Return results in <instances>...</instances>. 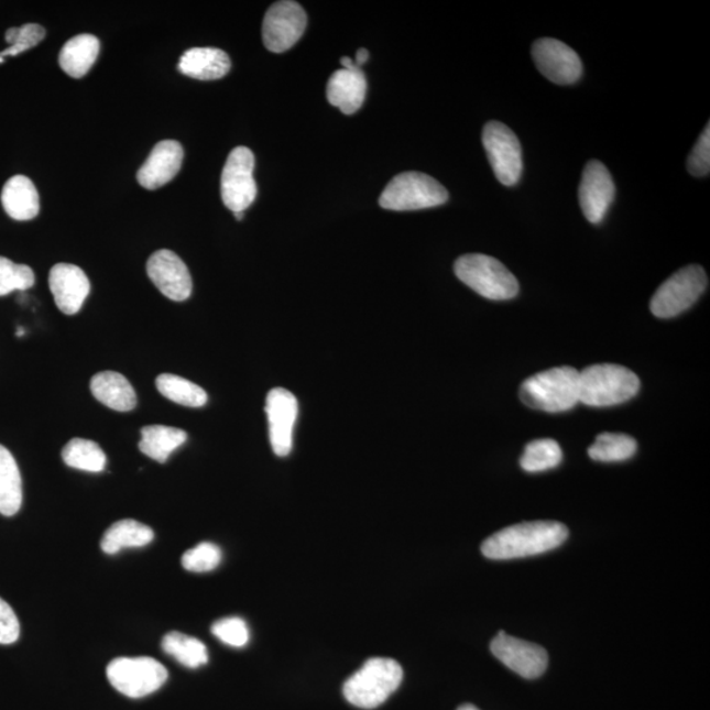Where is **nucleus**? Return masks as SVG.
<instances>
[{
    "label": "nucleus",
    "mask_w": 710,
    "mask_h": 710,
    "mask_svg": "<svg viewBox=\"0 0 710 710\" xmlns=\"http://www.w3.org/2000/svg\"><path fill=\"white\" fill-rule=\"evenodd\" d=\"M567 537V527L557 521H532L492 534L484 540L482 553L495 560L539 556L557 549Z\"/></svg>",
    "instance_id": "f257e3e1"
},
{
    "label": "nucleus",
    "mask_w": 710,
    "mask_h": 710,
    "mask_svg": "<svg viewBox=\"0 0 710 710\" xmlns=\"http://www.w3.org/2000/svg\"><path fill=\"white\" fill-rule=\"evenodd\" d=\"M640 385L638 376L620 364H592L579 373V403L612 407L631 401Z\"/></svg>",
    "instance_id": "f03ea898"
},
{
    "label": "nucleus",
    "mask_w": 710,
    "mask_h": 710,
    "mask_svg": "<svg viewBox=\"0 0 710 710\" xmlns=\"http://www.w3.org/2000/svg\"><path fill=\"white\" fill-rule=\"evenodd\" d=\"M520 398L527 407L566 412L579 403V371L562 367L543 371L521 384Z\"/></svg>",
    "instance_id": "7ed1b4c3"
},
{
    "label": "nucleus",
    "mask_w": 710,
    "mask_h": 710,
    "mask_svg": "<svg viewBox=\"0 0 710 710\" xmlns=\"http://www.w3.org/2000/svg\"><path fill=\"white\" fill-rule=\"evenodd\" d=\"M403 668L394 659L371 658L343 685V696L351 706L374 709L401 687Z\"/></svg>",
    "instance_id": "20e7f679"
},
{
    "label": "nucleus",
    "mask_w": 710,
    "mask_h": 710,
    "mask_svg": "<svg viewBox=\"0 0 710 710\" xmlns=\"http://www.w3.org/2000/svg\"><path fill=\"white\" fill-rule=\"evenodd\" d=\"M458 280L490 301H510L520 291L516 276L502 262L484 254H466L456 261Z\"/></svg>",
    "instance_id": "39448f33"
},
{
    "label": "nucleus",
    "mask_w": 710,
    "mask_h": 710,
    "mask_svg": "<svg viewBox=\"0 0 710 710\" xmlns=\"http://www.w3.org/2000/svg\"><path fill=\"white\" fill-rule=\"evenodd\" d=\"M449 193L428 174L407 172L396 175L379 199V205L390 211H417L445 205Z\"/></svg>",
    "instance_id": "423d86ee"
},
{
    "label": "nucleus",
    "mask_w": 710,
    "mask_h": 710,
    "mask_svg": "<svg viewBox=\"0 0 710 710\" xmlns=\"http://www.w3.org/2000/svg\"><path fill=\"white\" fill-rule=\"evenodd\" d=\"M708 287L706 270L699 265L682 267L654 294L651 309L659 319H671L691 308Z\"/></svg>",
    "instance_id": "0eeeda50"
},
{
    "label": "nucleus",
    "mask_w": 710,
    "mask_h": 710,
    "mask_svg": "<svg viewBox=\"0 0 710 710\" xmlns=\"http://www.w3.org/2000/svg\"><path fill=\"white\" fill-rule=\"evenodd\" d=\"M167 669L149 657L117 658L107 667V678L121 695L132 699L159 691L167 680Z\"/></svg>",
    "instance_id": "6e6552de"
},
{
    "label": "nucleus",
    "mask_w": 710,
    "mask_h": 710,
    "mask_svg": "<svg viewBox=\"0 0 710 710\" xmlns=\"http://www.w3.org/2000/svg\"><path fill=\"white\" fill-rule=\"evenodd\" d=\"M483 146L493 173L500 184L515 186L524 171L523 149L511 130L500 121H490L483 128Z\"/></svg>",
    "instance_id": "1a4fd4ad"
},
{
    "label": "nucleus",
    "mask_w": 710,
    "mask_h": 710,
    "mask_svg": "<svg viewBox=\"0 0 710 710\" xmlns=\"http://www.w3.org/2000/svg\"><path fill=\"white\" fill-rule=\"evenodd\" d=\"M254 164L253 152L249 148L239 146L229 153L222 168L221 198L234 214L245 211L256 198Z\"/></svg>",
    "instance_id": "9d476101"
},
{
    "label": "nucleus",
    "mask_w": 710,
    "mask_h": 710,
    "mask_svg": "<svg viewBox=\"0 0 710 710\" xmlns=\"http://www.w3.org/2000/svg\"><path fill=\"white\" fill-rule=\"evenodd\" d=\"M306 26L307 13L299 3L293 0L276 2L263 19V44L270 52H286L299 42Z\"/></svg>",
    "instance_id": "9b49d317"
},
{
    "label": "nucleus",
    "mask_w": 710,
    "mask_h": 710,
    "mask_svg": "<svg viewBox=\"0 0 710 710\" xmlns=\"http://www.w3.org/2000/svg\"><path fill=\"white\" fill-rule=\"evenodd\" d=\"M532 56L543 76L557 85H572L581 77L578 53L556 39H539L532 47Z\"/></svg>",
    "instance_id": "f8f14e48"
},
{
    "label": "nucleus",
    "mask_w": 710,
    "mask_h": 710,
    "mask_svg": "<svg viewBox=\"0 0 710 710\" xmlns=\"http://www.w3.org/2000/svg\"><path fill=\"white\" fill-rule=\"evenodd\" d=\"M491 652L513 673L525 679H537L545 673L549 655L544 647L500 632L491 642Z\"/></svg>",
    "instance_id": "ddd939ff"
},
{
    "label": "nucleus",
    "mask_w": 710,
    "mask_h": 710,
    "mask_svg": "<svg viewBox=\"0 0 710 710\" xmlns=\"http://www.w3.org/2000/svg\"><path fill=\"white\" fill-rule=\"evenodd\" d=\"M614 195L612 175L603 162H588L579 186V203L586 219L592 225H600L613 203Z\"/></svg>",
    "instance_id": "4468645a"
},
{
    "label": "nucleus",
    "mask_w": 710,
    "mask_h": 710,
    "mask_svg": "<svg viewBox=\"0 0 710 710\" xmlns=\"http://www.w3.org/2000/svg\"><path fill=\"white\" fill-rule=\"evenodd\" d=\"M270 444L275 456L287 457L293 450L294 426L299 414V403L293 394L284 389H274L266 397Z\"/></svg>",
    "instance_id": "2eb2a0df"
},
{
    "label": "nucleus",
    "mask_w": 710,
    "mask_h": 710,
    "mask_svg": "<svg viewBox=\"0 0 710 710\" xmlns=\"http://www.w3.org/2000/svg\"><path fill=\"white\" fill-rule=\"evenodd\" d=\"M149 278L168 299L185 302L192 296L193 280L186 263L172 250L162 249L146 263Z\"/></svg>",
    "instance_id": "dca6fc26"
},
{
    "label": "nucleus",
    "mask_w": 710,
    "mask_h": 710,
    "mask_svg": "<svg viewBox=\"0 0 710 710\" xmlns=\"http://www.w3.org/2000/svg\"><path fill=\"white\" fill-rule=\"evenodd\" d=\"M50 287L61 313L76 315L90 295L91 284L83 269L58 263L51 270Z\"/></svg>",
    "instance_id": "f3484780"
},
{
    "label": "nucleus",
    "mask_w": 710,
    "mask_h": 710,
    "mask_svg": "<svg viewBox=\"0 0 710 710\" xmlns=\"http://www.w3.org/2000/svg\"><path fill=\"white\" fill-rule=\"evenodd\" d=\"M185 152L178 141H160L138 172L139 184L146 189H157L177 177Z\"/></svg>",
    "instance_id": "a211bd4d"
},
{
    "label": "nucleus",
    "mask_w": 710,
    "mask_h": 710,
    "mask_svg": "<svg viewBox=\"0 0 710 710\" xmlns=\"http://www.w3.org/2000/svg\"><path fill=\"white\" fill-rule=\"evenodd\" d=\"M368 83L362 69L337 70L327 86L329 103L340 108L345 114H353L367 98Z\"/></svg>",
    "instance_id": "6ab92c4d"
},
{
    "label": "nucleus",
    "mask_w": 710,
    "mask_h": 710,
    "mask_svg": "<svg viewBox=\"0 0 710 710\" xmlns=\"http://www.w3.org/2000/svg\"><path fill=\"white\" fill-rule=\"evenodd\" d=\"M178 70L194 79H220L231 70V59L218 47H193L182 54Z\"/></svg>",
    "instance_id": "aec40b11"
},
{
    "label": "nucleus",
    "mask_w": 710,
    "mask_h": 710,
    "mask_svg": "<svg viewBox=\"0 0 710 710\" xmlns=\"http://www.w3.org/2000/svg\"><path fill=\"white\" fill-rule=\"evenodd\" d=\"M90 389L95 398L108 408L128 412L136 407L138 396L132 384L124 375L114 371H103L94 375Z\"/></svg>",
    "instance_id": "412c9836"
},
{
    "label": "nucleus",
    "mask_w": 710,
    "mask_h": 710,
    "mask_svg": "<svg viewBox=\"0 0 710 710\" xmlns=\"http://www.w3.org/2000/svg\"><path fill=\"white\" fill-rule=\"evenodd\" d=\"M2 205L12 219H35L40 212V198L33 182L24 175H15L7 181L2 192Z\"/></svg>",
    "instance_id": "4be33fe9"
},
{
    "label": "nucleus",
    "mask_w": 710,
    "mask_h": 710,
    "mask_svg": "<svg viewBox=\"0 0 710 710\" xmlns=\"http://www.w3.org/2000/svg\"><path fill=\"white\" fill-rule=\"evenodd\" d=\"M99 52L98 37L84 33V35L74 36L63 46L58 63L67 76L79 79L90 72Z\"/></svg>",
    "instance_id": "5701e85b"
},
{
    "label": "nucleus",
    "mask_w": 710,
    "mask_h": 710,
    "mask_svg": "<svg viewBox=\"0 0 710 710\" xmlns=\"http://www.w3.org/2000/svg\"><path fill=\"white\" fill-rule=\"evenodd\" d=\"M187 441L185 430L165 425H149L141 429L139 449L142 455L165 463L172 452Z\"/></svg>",
    "instance_id": "b1692460"
},
{
    "label": "nucleus",
    "mask_w": 710,
    "mask_h": 710,
    "mask_svg": "<svg viewBox=\"0 0 710 710\" xmlns=\"http://www.w3.org/2000/svg\"><path fill=\"white\" fill-rule=\"evenodd\" d=\"M23 484L22 476L15 458L0 445V513L13 516L22 509Z\"/></svg>",
    "instance_id": "393cba45"
},
{
    "label": "nucleus",
    "mask_w": 710,
    "mask_h": 710,
    "mask_svg": "<svg viewBox=\"0 0 710 710\" xmlns=\"http://www.w3.org/2000/svg\"><path fill=\"white\" fill-rule=\"evenodd\" d=\"M154 532L145 524L134 520H121L108 527L101 539V550L106 554H118L127 547H142L151 544Z\"/></svg>",
    "instance_id": "a878e982"
},
{
    "label": "nucleus",
    "mask_w": 710,
    "mask_h": 710,
    "mask_svg": "<svg viewBox=\"0 0 710 710\" xmlns=\"http://www.w3.org/2000/svg\"><path fill=\"white\" fill-rule=\"evenodd\" d=\"M155 385L162 396L185 407L200 408L208 402L205 390L178 375L161 374L155 379Z\"/></svg>",
    "instance_id": "bb28decb"
},
{
    "label": "nucleus",
    "mask_w": 710,
    "mask_h": 710,
    "mask_svg": "<svg viewBox=\"0 0 710 710\" xmlns=\"http://www.w3.org/2000/svg\"><path fill=\"white\" fill-rule=\"evenodd\" d=\"M162 648L187 668H199L207 665L208 662L206 645L184 633L171 632L166 634L162 641Z\"/></svg>",
    "instance_id": "cd10ccee"
},
{
    "label": "nucleus",
    "mask_w": 710,
    "mask_h": 710,
    "mask_svg": "<svg viewBox=\"0 0 710 710\" xmlns=\"http://www.w3.org/2000/svg\"><path fill=\"white\" fill-rule=\"evenodd\" d=\"M64 462L72 469L100 472L107 463L105 451L97 443L85 438H73L63 450Z\"/></svg>",
    "instance_id": "c85d7f7f"
},
{
    "label": "nucleus",
    "mask_w": 710,
    "mask_h": 710,
    "mask_svg": "<svg viewBox=\"0 0 710 710\" xmlns=\"http://www.w3.org/2000/svg\"><path fill=\"white\" fill-rule=\"evenodd\" d=\"M637 451V443L621 433H603L588 449V456L598 462H622L631 459Z\"/></svg>",
    "instance_id": "c756f323"
},
{
    "label": "nucleus",
    "mask_w": 710,
    "mask_h": 710,
    "mask_svg": "<svg viewBox=\"0 0 710 710\" xmlns=\"http://www.w3.org/2000/svg\"><path fill=\"white\" fill-rule=\"evenodd\" d=\"M562 449L551 438H540L526 445L520 465L527 472H543L556 469L562 462Z\"/></svg>",
    "instance_id": "7c9ffc66"
},
{
    "label": "nucleus",
    "mask_w": 710,
    "mask_h": 710,
    "mask_svg": "<svg viewBox=\"0 0 710 710\" xmlns=\"http://www.w3.org/2000/svg\"><path fill=\"white\" fill-rule=\"evenodd\" d=\"M45 35L44 26L39 24H25L20 29H10L6 32V42L10 46L0 52V64L4 63L6 57H15L20 53L32 50L33 46L43 42Z\"/></svg>",
    "instance_id": "2f4dec72"
},
{
    "label": "nucleus",
    "mask_w": 710,
    "mask_h": 710,
    "mask_svg": "<svg viewBox=\"0 0 710 710\" xmlns=\"http://www.w3.org/2000/svg\"><path fill=\"white\" fill-rule=\"evenodd\" d=\"M35 273L30 266L19 265L6 256H0V296L13 291H25L35 284Z\"/></svg>",
    "instance_id": "473e14b6"
},
{
    "label": "nucleus",
    "mask_w": 710,
    "mask_h": 710,
    "mask_svg": "<svg viewBox=\"0 0 710 710\" xmlns=\"http://www.w3.org/2000/svg\"><path fill=\"white\" fill-rule=\"evenodd\" d=\"M219 546L211 543H201L187 550L182 557V566L192 572H208L215 570L221 562Z\"/></svg>",
    "instance_id": "72a5a7b5"
},
{
    "label": "nucleus",
    "mask_w": 710,
    "mask_h": 710,
    "mask_svg": "<svg viewBox=\"0 0 710 710\" xmlns=\"http://www.w3.org/2000/svg\"><path fill=\"white\" fill-rule=\"evenodd\" d=\"M211 632L222 644L237 648L247 646L250 637L247 622L240 618H227L216 621Z\"/></svg>",
    "instance_id": "f704fd0d"
},
{
    "label": "nucleus",
    "mask_w": 710,
    "mask_h": 710,
    "mask_svg": "<svg viewBox=\"0 0 710 710\" xmlns=\"http://www.w3.org/2000/svg\"><path fill=\"white\" fill-rule=\"evenodd\" d=\"M688 172L693 177H707L710 172V125L706 127L687 161Z\"/></svg>",
    "instance_id": "c9c22d12"
},
{
    "label": "nucleus",
    "mask_w": 710,
    "mask_h": 710,
    "mask_svg": "<svg viewBox=\"0 0 710 710\" xmlns=\"http://www.w3.org/2000/svg\"><path fill=\"white\" fill-rule=\"evenodd\" d=\"M20 624L15 612L0 599V645H11L19 640Z\"/></svg>",
    "instance_id": "e433bc0d"
},
{
    "label": "nucleus",
    "mask_w": 710,
    "mask_h": 710,
    "mask_svg": "<svg viewBox=\"0 0 710 710\" xmlns=\"http://www.w3.org/2000/svg\"><path fill=\"white\" fill-rule=\"evenodd\" d=\"M368 61H369V52L367 50H360L357 52L354 63L358 67H361L362 65L367 64Z\"/></svg>",
    "instance_id": "4c0bfd02"
},
{
    "label": "nucleus",
    "mask_w": 710,
    "mask_h": 710,
    "mask_svg": "<svg viewBox=\"0 0 710 710\" xmlns=\"http://www.w3.org/2000/svg\"><path fill=\"white\" fill-rule=\"evenodd\" d=\"M341 65L343 66V69L347 70L361 69V67H358L354 61L349 57H342Z\"/></svg>",
    "instance_id": "58836bf2"
},
{
    "label": "nucleus",
    "mask_w": 710,
    "mask_h": 710,
    "mask_svg": "<svg viewBox=\"0 0 710 710\" xmlns=\"http://www.w3.org/2000/svg\"><path fill=\"white\" fill-rule=\"evenodd\" d=\"M457 710H479L477 707H473L471 704H465L462 707H459Z\"/></svg>",
    "instance_id": "ea45409f"
},
{
    "label": "nucleus",
    "mask_w": 710,
    "mask_h": 710,
    "mask_svg": "<svg viewBox=\"0 0 710 710\" xmlns=\"http://www.w3.org/2000/svg\"><path fill=\"white\" fill-rule=\"evenodd\" d=\"M237 220H242L243 219V212H236L234 214Z\"/></svg>",
    "instance_id": "a19ab883"
}]
</instances>
